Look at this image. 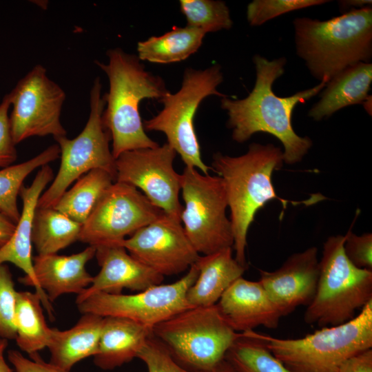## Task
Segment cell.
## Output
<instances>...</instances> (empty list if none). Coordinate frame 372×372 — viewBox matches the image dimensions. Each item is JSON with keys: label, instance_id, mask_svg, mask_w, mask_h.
Wrapping results in <instances>:
<instances>
[{"label": "cell", "instance_id": "6da1fadb", "mask_svg": "<svg viewBox=\"0 0 372 372\" xmlns=\"http://www.w3.org/2000/svg\"><path fill=\"white\" fill-rule=\"evenodd\" d=\"M256 82L249 95L242 99L221 98L220 106L228 115L227 127L237 143H245L257 132L268 133L282 144L284 163L293 165L300 162L309 152L313 143L308 136L298 135L292 125L295 107L319 94L325 82L281 97L273 91V84L285 72V57L268 60L260 54L253 57Z\"/></svg>", "mask_w": 372, "mask_h": 372}, {"label": "cell", "instance_id": "7a4b0ae2", "mask_svg": "<svg viewBox=\"0 0 372 372\" xmlns=\"http://www.w3.org/2000/svg\"><path fill=\"white\" fill-rule=\"evenodd\" d=\"M283 163V151L272 143H253L246 153L238 156L220 152L213 156L211 169L224 182L230 209L235 259L246 268L247 233L260 209L273 199L278 200L285 209L289 203L293 205L316 203L311 200L289 201L276 194L272 175Z\"/></svg>", "mask_w": 372, "mask_h": 372}, {"label": "cell", "instance_id": "3957f363", "mask_svg": "<svg viewBox=\"0 0 372 372\" xmlns=\"http://www.w3.org/2000/svg\"><path fill=\"white\" fill-rule=\"evenodd\" d=\"M107 55V63L96 61V64L109 80L102 119L111 135L114 158L127 151L158 146L147 135L138 107L143 99L159 101L169 92L165 81L146 70L138 56L120 48L109 50Z\"/></svg>", "mask_w": 372, "mask_h": 372}, {"label": "cell", "instance_id": "277c9868", "mask_svg": "<svg viewBox=\"0 0 372 372\" xmlns=\"http://www.w3.org/2000/svg\"><path fill=\"white\" fill-rule=\"evenodd\" d=\"M296 54L310 74L326 83L345 68L372 58V8L351 9L320 21H293Z\"/></svg>", "mask_w": 372, "mask_h": 372}, {"label": "cell", "instance_id": "5b68a950", "mask_svg": "<svg viewBox=\"0 0 372 372\" xmlns=\"http://www.w3.org/2000/svg\"><path fill=\"white\" fill-rule=\"evenodd\" d=\"M256 335L289 372H338L350 357L372 349V300L351 320L302 338Z\"/></svg>", "mask_w": 372, "mask_h": 372}, {"label": "cell", "instance_id": "8992f818", "mask_svg": "<svg viewBox=\"0 0 372 372\" xmlns=\"http://www.w3.org/2000/svg\"><path fill=\"white\" fill-rule=\"evenodd\" d=\"M345 236H329L319 261L316 291L304 320L320 327L344 324L372 300V270L360 269L344 251Z\"/></svg>", "mask_w": 372, "mask_h": 372}, {"label": "cell", "instance_id": "52a82bcc", "mask_svg": "<svg viewBox=\"0 0 372 372\" xmlns=\"http://www.w3.org/2000/svg\"><path fill=\"white\" fill-rule=\"evenodd\" d=\"M152 332L192 372L214 370L240 333L227 324L216 304L189 308L155 325Z\"/></svg>", "mask_w": 372, "mask_h": 372}, {"label": "cell", "instance_id": "ba28073f", "mask_svg": "<svg viewBox=\"0 0 372 372\" xmlns=\"http://www.w3.org/2000/svg\"><path fill=\"white\" fill-rule=\"evenodd\" d=\"M223 81L219 64L204 70L185 68L180 90L175 94L168 92L159 100L163 108L143 123L145 130L165 134L167 143L180 155L185 167L196 168L204 174H209L211 167L202 160L194 118L203 99L211 95L227 96L217 90Z\"/></svg>", "mask_w": 372, "mask_h": 372}, {"label": "cell", "instance_id": "9c48e42d", "mask_svg": "<svg viewBox=\"0 0 372 372\" xmlns=\"http://www.w3.org/2000/svg\"><path fill=\"white\" fill-rule=\"evenodd\" d=\"M184 206L180 222L195 250L203 256L232 247L234 235L226 215L227 197L223 179L185 167L180 174Z\"/></svg>", "mask_w": 372, "mask_h": 372}, {"label": "cell", "instance_id": "30bf717a", "mask_svg": "<svg viewBox=\"0 0 372 372\" xmlns=\"http://www.w3.org/2000/svg\"><path fill=\"white\" fill-rule=\"evenodd\" d=\"M101 89L100 79L96 77L90 90L89 118L82 132L72 139L66 136L55 138L60 147V167L50 186L41 195L37 207H53L73 182L92 169H103L116 180V159L110 149L111 135L102 119L105 99Z\"/></svg>", "mask_w": 372, "mask_h": 372}, {"label": "cell", "instance_id": "8fae6325", "mask_svg": "<svg viewBox=\"0 0 372 372\" xmlns=\"http://www.w3.org/2000/svg\"><path fill=\"white\" fill-rule=\"evenodd\" d=\"M198 273L195 263L175 282L154 285L130 295L94 293L76 301V304L82 314L90 313L101 317L125 318L152 329L191 308L187 302L186 294Z\"/></svg>", "mask_w": 372, "mask_h": 372}, {"label": "cell", "instance_id": "7c38bea8", "mask_svg": "<svg viewBox=\"0 0 372 372\" xmlns=\"http://www.w3.org/2000/svg\"><path fill=\"white\" fill-rule=\"evenodd\" d=\"M12 112L9 122L15 145L32 136H66L60 116L65 99L63 90L35 65L8 94Z\"/></svg>", "mask_w": 372, "mask_h": 372}, {"label": "cell", "instance_id": "4fadbf2b", "mask_svg": "<svg viewBox=\"0 0 372 372\" xmlns=\"http://www.w3.org/2000/svg\"><path fill=\"white\" fill-rule=\"evenodd\" d=\"M163 213L137 188L114 182L103 194L81 226L79 240L95 247L120 245Z\"/></svg>", "mask_w": 372, "mask_h": 372}, {"label": "cell", "instance_id": "5bb4252c", "mask_svg": "<svg viewBox=\"0 0 372 372\" xmlns=\"http://www.w3.org/2000/svg\"><path fill=\"white\" fill-rule=\"evenodd\" d=\"M176 153L167 143L152 148L127 151L115 160V182L141 189L165 214L179 219L180 174L174 168Z\"/></svg>", "mask_w": 372, "mask_h": 372}, {"label": "cell", "instance_id": "9a60e30c", "mask_svg": "<svg viewBox=\"0 0 372 372\" xmlns=\"http://www.w3.org/2000/svg\"><path fill=\"white\" fill-rule=\"evenodd\" d=\"M120 245L163 277L188 270L200 256L186 236L180 220L165 213Z\"/></svg>", "mask_w": 372, "mask_h": 372}, {"label": "cell", "instance_id": "2e32d148", "mask_svg": "<svg viewBox=\"0 0 372 372\" xmlns=\"http://www.w3.org/2000/svg\"><path fill=\"white\" fill-rule=\"evenodd\" d=\"M259 282L282 316L297 307L308 306L315 296L319 277L318 249L293 254L273 271L260 270Z\"/></svg>", "mask_w": 372, "mask_h": 372}, {"label": "cell", "instance_id": "e0dca14e", "mask_svg": "<svg viewBox=\"0 0 372 372\" xmlns=\"http://www.w3.org/2000/svg\"><path fill=\"white\" fill-rule=\"evenodd\" d=\"M53 176L50 166L45 165L38 171L29 187H21L19 196L22 199L23 207L19 220L10 240L0 247V264L11 262L25 273V276L19 278V281L25 285L34 287L50 320L54 318L53 307L46 293L39 287L34 273L32 231L38 200L44 189L52 180Z\"/></svg>", "mask_w": 372, "mask_h": 372}, {"label": "cell", "instance_id": "ac0fdd59", "mask_svg": "<svg viewBox=\"0 0 372 372\" xmlns=\"http://www.w3.org/2000/svg\"><path fill=\"white\" fill-rule=\"evenodd\" d=\"M101 270L76 301L98 292L120 294L123 289L141 291L161 284L164 277L127 253L121 245L96 247Z\"/></svg>", "mask_w": 372, "mask_h": 372}, {"label": "cell", "instance_id": "d6986e66", "mask_svg": "<svg viewBox=\"0 0 372 372\" xmlns=\"http://www.w3.org/2000/svg\"><path fill=\"white\" fill-rule=\"evenodd\" d=\"M216 305L238 333L254 331L260 326L276 329L282 317L261 283L242 277L228 287Z\"/></svg>", "mask_w": 372, "mask_h": 372}, {"label": "cell", "instance_id": "ffe728a7", "mask_svg": "<svg viewBox=\"0 0 372 372\" xmlns=\"http://www.w3.org/2000/svg\"><path fill=\"white\" fill-rule=\"evenodd\" d=\"M95 253L96 247L89 245L82 251L70 256L53 254L33 257L37 282L50 302L63 294L79 295L91 285L93 276L85 266Z\"/></svg>", "mask_w": 372, "mask_h": 372}, {"label": "cell", "instance_id": "44dd1931", "mask_svg": "<svg viewBox=\"0 0 372 372\" xmlns=\"http://www.w3.org/2000/svg\"><path fill=\"white\" fill-rule=\"evenodd\" d=\"M152 329L132 320L103 317L94 364L102 370H113L137 357Z\"/></svg>", "mask_w": 372, "mask_h": 372}, {"label": "cell", "instance_id": "7402d4cb", "mask_svg": "<svg viewBox=\"0 0 372 372\" xmlns=\"http://www.w3.org/2000/svg\"><path fill=\"white\" fill-rule=\"evenodd\" d=\"M196 264L199 270L198 276L186 294L190 307L215 305L247 269L233 257L232 247L200 256Z\"/></svg>", "mask_w": 372, "mask_h": 372}, {"label": "cell", "instance_id": "603a6c76", "mask_svg": "<svg viewBox=\"0 0 372 372\" xmlns=\"http://www.w3.org/2000/svg\"><path fill=\"white\" fill-rule=\"evenodd\" d=\"M371 82V63L360 62L345 68L326 83L308 116L320 121L344 107L363 103L369 96Z\"/></svg>", "mask_w": 372, "mask_h": 372}, {"label": "cell", "instance_id": "cb8c5ba5", "mask_svg": "<svg viewBox=\"0 0 372 372\" xmlns=\"http://www.w3.org/2000/svg\"><path fill=\"white\" fill-rule=\"evenodd\" d=\"M103 317L83 313L72 328L51 330L48 348L50 363L70 372L79 361L96 353Z\"/></svg>", "mask_w": 372, "mask_h": 372}, {"label": "cell", "instance_id": "d4e9b609", "mask_svg": "<svg viewBox=\"0 0 372 372\" xmlns=\"http://www.w3.org/2000/svg\"><path fill=\"white\" fill-rule=\"evenodd\" d=\"M205 33L186 25L174 26L165 34L152 36L137 44L138 57L159 64H169L187 59L200 48Z\"/></svg>", "mask_w": 372, "mask_h": 372}, {"label": "cell", "instance_id": "484cf974", "mask_svg": "<svg viewBox=\"0 0 372 372\" xmlns=\"http://www.w3.org/2000/svg\"><path fill=\"white\" fill-rule=\"evenodd\" d=\"M14 324L17 344L32 359L48 347L52 328L46 324L41 300L36 292L17 291Z\"/></svg>", "mask_w": 372, "mask_h": 372}, {"label": "cell", "instance_id": "4316f807", "mask_svg": "<svg viewBox=\"0 0 372 372\" xmlns=\"http://www.w3.org/2000/svg\"><path fill=\"white\" fill-rule=\"evenodd\" d=\"M81 226L53 207H37L32 242L38 255L57 254L79 240Z\"/></svg>", "mask_w": 372, "mask_h": 372}, {"label": "cell", "instance_id": "83f0119b", "mask_svg": "<svg viewBox=\"0 0 372 372\" xmlns=\"http://www.w3.org/2000/svg\"><path fill=\"white\" fill-rule=\"evenodd\" d=\"M114 182L115 178L107 172L92 169L78 178L53 208L83 225L103 194Z\"/></svg>", "mask_w": 372, "mask_h": 372}, {"label": "cell", "instance_id": "f1b7e54d", "mask_svg": "<svg viewBox=\"0 0 372 372\" xmlns=\"http://www.w3.org/2000/svg\"><path fill=\"white\" fill-rule=\"evenodd\" d=\"M58 144L50 145L44 151L19 164L11 165L0 169V212L17 224L21 213L17 196L25 178L35 169L48 165L60 157Z\"/></svg>", "mask_w": 372, "mask_h": 372}, {"label": "cell", "instance_id": "f546056e", "mask_svg": "<svg viewBox=\"0 0 372 372\" xmlns=\"http://www.w3.org/2000/svg\"><path fill=\"white\" fill-rule=\"evenodd\" d=\"M225 359L239 372H289L254 331L240 333Z\"/></svg>", "mask_w": 372, "mask_h": 372}, {"label": "cell", "instance_id": "4dcf8cb0", "mask_svg": "<svg viewBox=\"0 0 372 372\" xmlns=\"http://www.w3.org/2000/svg\"><path fill=\"white\" fill-rule=\"evenodd\" d=\"M179 4L187 25L205 34L229 30L233 25L229 9L223 1L180 0Z\"/></svg>", "mask_w": 372, "mask_h": 372}, {"label": "cell", "instance_id": "1f68e13d", "mask_svg": "<svg viewBox=\"0 0 372 372\" xmlns=\"http://www.w3.org/2000/svg\"><path fill=\"white\" fill-rule=\"evenodd\" d=\"M327 0H254L247 7V19L251 26H260L275 17L314 6Z\"/></svg>", "mask_w": 372, "mask_h": 372}, {"label": "cell", "instance_id": "d6a6232c", "mask_svg": "<svg viewBox=\"0 0 372 372\" xmlns=\"http://www.w3.org/2000/svg\"><path fill=\"white\" fill-rule=\"evenodd\" d=\"M17 291L7 265L0 264V338L15 339V306Z\"/></svg>", "mask_w": 372, "mask_h": 372}, {"label": "cell", "instance_id": "836d02e7", "mask_svg": "<svg viewBox=\"0 0 372 372\" xmlns=\"http://www.w3.org/2000/svg\"><path fill=\"white\" fill-rule=\"evenodd\" d=\"M136 358L145 363L148 372H192L181 366L152 333Z\"/></svg>", "mask_w": 372, "mask_h": 372}, {"label": "cell", "instance_id": "e575fe53", "mask_svg": "<svg viewBox=\"0 0 372 372\" xmlns=\"http://www.w3.org/2000/svg\"><path fill=\"white\" fill-rule=\"evenodd\" d=\"M344 251L347 258L360 269L372 270V234H354L351 229L344 235Z\"/></svg>", "mask_w": 372, "mask_h": 372}, {"label": "cell", "instance_id": "d590c367", "mask_svg": "<svg viewBox=\"0 0 372 372\" xmlns=\"http://www.w3.org/2000/svg\"><path fill=\"white\" fill-rule=\"evenodd\" d=\"M10 101L6 94L0 103V168L11 165L17 158L15 143L13 141L8 111Z\"/></svg>", "mask_w": 372, "mask_h": 372}, {"label": "cell", "instance_id": "8d00e7d4", "mask_svg": "<svg viewBox=\"0 0 372 372\" xmlns=\"http://www.w3.org/2000/svg\"><path fill=\"white\" fill-rule=\"evenodd\" d=\"M8 358L16 372H68L50 362H44L39 355L28 359L16 350H9Z\"/></svg>", "mask_w": 372, "mask_h": 372}, {"label": "cell", "instance_id": "74e56055", "mask_svg": "<svg viewBox=\"0 0 372 372\" xmlns=\"http://www.w3.org/2000/svg\"><path fill=\"white\" fill-rule=\"evenodd\" d=\"M338 372H372V349L364 350L346 360Z\"/></svg>", "mask_w": 372, "mask_h": 372}, {"label": "cell", "instance_id": "f35d334b", "mask_svg": "<svg viewBox=\"0 0 372 372\" xmlns=\"http://www.w3.org/2000/svg\"><path fill=\"white\" fill-rule=\"evenodd\" d=\"M15 227L16 224L0 212V247L10 240Z\"/></svg>", "mask_w": 372, "mask_h": 372}, {"label": "cell", "instance_id": "ab89813d", "mask_svg": "<svg viewBox=\"0 0 372 372\" xmlns=\"http://www.w3.org/2000/svg\"><path fill=\"white\" fill-rule=\"evenodd\" d=\"M338 2L341 12L346 11L347 10H349L351 9L371 6L372 4L371 0H342Z\"/></svg>", "mask_w": 372, "mask_h": 372}, {"label": "cell", "instance_id": "60d3db41", "mask_svg": "<svg viewBox=\"0 0 372 372\" xmlns=\"http://www.w3.org/2000/svg\"><path fill=\"white\" fill-rule=\"evenodd\" d=\"M8 344V340L0 338V372H13L4 358V352Z\"/></svg>", "mask_w": 372, "mask_h": 372}, {"label": "cell", "instance_id": "b9f144b4", "mask_svg": "<svg viewBox=\"0 0 372 372\" xmlns=\"http://www.w3.org/2000/svg\"><path fill=\"white\" fill-rule=\"evenodd\" d=\"M209 372H239L225 359L214 370Z\"/></svg>", "mask_w": 372, "mask_h": 372}]
</instances>
